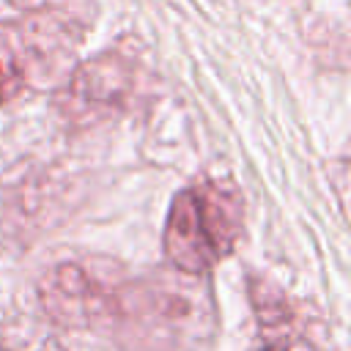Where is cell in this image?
Listing matches in <instances>:
<instances>
[{
	"label": "cell",
	"mask_w": 351,
	"mask_h": 351,
	"mask_svg": "<svg viewBox=\"0 0 351 351\" xmlns=\"http://www.w3.org/2000/svg\"><path fill=\"white\" fill-rule=\"evenodd\" d=\"M217 332V304L206 274L156 271L121 280L104 335L121 351H197Z\"/></svg>",
	"instance_id": "6da1fadb"
},
{
	"label": "cell",
	"mask_w": 351,
	"mask_h": 351,
	"mask_svg": "<svg viewBox=\"0 0 351 351\" xmlns=\"http://www.w3.org/2000/svg\"><path fill=\"white\" fill-rule=\"evenodd\" d=\"M244 230L241 195L225 181H197L181 189L165 222L167 263L184 274H208L233 255Z\"/></svg>",
	"instance_id": "7a4b0ae2"
},
{
	"label": "cell",
	"mask_w": 351,
	"mask_h": 351,
	"mask_svg": "<svg viewBox=\"0 0 351 351\" xmlns=\"http://www.w3.org/2000/svg\"><path fill=\"white\" fill-rule=\"evenodd\" d=\"M77 33L66 19L30 14L0 22V107L25 88L47 82L74 55Z\"/></svg>",
	"instance_id": "3957f363"
},
{
	"label": "cell",
	"mask_w": 351,
	"mask_h": 351,
	"mask_svg": "<svg viewBox=\"0 0 351 351\" xmlns=\"http://www.w3.org/2000/svg\"><path fill=\"white\" fill-rule=\"evenodd\" d=\"M137 71L132 58L121 52H99L80 63L55 96L60 121L71 129L96 126L132 107Z\"/></svg>",
	"instance_id": "277c9868"
},
{
	"label": "cell",
	"mask_w": 351,
	"mask_h": 351,
	"mask_svg": "<svg viewBox=\"0 0 351 351\" xmlns=\"http://www.w3.org/2000/svg\"><path fill=\"white\" fill-rule=\"evenodd\" d=\"M121 277L88 261L55 263L38 280V302L47 318L66 329L107 332Z\"/></svg>",
	"instance_id": "5b68a950"
},
{
	"label": "cell",
	"mask_w": 351,
	"mask_h": 351,
	"mask_svg": "<svg viewBox=\"0 0 351 351\" xmlns=\"http://www.w3.org/2000/svg\"><path fill=\"white\" fill-rule=\"evenodd\" d=\"M0 351H66V348L47 329L22 321V324H8L0 332Z\"/></svg>",
	"instance_id": "8992f818"
},
{
	"label": "cell",
	"mask_w": 351,
	"mask_h": 351,
	"mask_svg": "<svg viewBox=\"0 0 351 351\" xmlns=\"http://www.w3.org/2000/svg\"><path fill=\"white\" fill-rule=\"evenodd\" d=\"M250 351H315L313 340L296 332L293 321L261 326V335Z\"/></svg>",
	"instance_id": "52a82bcc"
},
{
	"label": "cell",
	"mask_w": 351,
	"mask_h": 351,
	"mask_svg": "<svg viewBox=\"0 0 351 351\" xmlns=\"http://www.w3.org/2000/svg\"><path fill=\"white\" fill-rule=\"evenodd\" d=\"M11 5H16V8H22V11H30V8H36V5H41L44 0H8Z\"/></svg>",
	"instance_id": "ba28073f"
}]
</instances>
